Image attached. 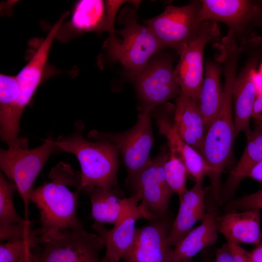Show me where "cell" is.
Wrapping results in <instances>:
<instances>
[{
	"mask_svg": "<svg viewBox=\"0 0 262 262\" xmlns=\"http://www.w3.org/2000/svg\"><path fill=\"white\" fill-rule=\"evenodd\" d=\"M246 136L247 142L243 154L222 186L218 201L220 204L231 200L241 181L246 178L251 169L262 160V126H256L254 131Z\"/></svg>",
	"mask_w": 262,
	"mask_h": 262,
	"instance_id": "23",
	"label": "cell"
},
{
	"mask_svg": "<svg viewBox=\"0 0 262 262\" xmlns=\"http://www.w3.org/2000/svg\"><path fill=\"white\" fill-rule=\"evenodd\" d=\"M131 0H105L106 16L108 25L107 31L109 33V40H115L117 38L115 29V22L116 14L120 7L125 3Z\"/></svg>",
	"mask_w": 262,
	"mask_h": 262,
	"instance_id": "31",
	"label": "cell"
},
{
	"mask_svg": "<svg viewBox=\"0 0 262 262\" xmlns=\"http://www.w3.org/2000/svg\"><path fill=\"white\" fill-rule=\"evenodd\" d=\"M57 148L50 138L39 147L28 149V143L9 147L0 151V166L16 186L24 203L25 219H28L29 196L35 180L47 160Z\"/></svg>",
	"mask_w": 262,
	"mask_h": 262,
	"instance_id": "6",
	"label": "cell"
},
{
	"mask_svg": "<svg viewBox=\"0 0 262 262\" xmlns=\"http://www.w3.org/2000/svg\"><path fill=\"white\" fill-rule=\"evenodd\" d=\"M228 211L262 210V189L243 196L231 200L226 206Z\"/></svg>",
	"mask_w": 262,
	"mask_h": 262,
	"instance_id": "30",
	"label": "cell"
},
{
	"mask_svg": "<svg viewBox=\"0 0 262 262\" xmlns=\"http://www.w3.org/2000/svg\"><path fill=\"white\" fill-rule=\"evenodd\" d=\"M246 178H250L262 182V160L251 169Z\"/></svg>",
	"mask_w": 262,
	"mask_h": 262,
	"instance_id": "36",
	"label": "cell"
},
{
	"mask_svg": "<svg viewBox=\"0 0 262 262\" xmlns=\"http://www.w3.org/2000/svg\"><path fill=\"white\" fill-rule=\"evenodd\" d=\"M172 62L170 56L154 55L140 71L129 75L140 101V111L150 113L180 94Z\"/></svg>",
	"mask_w": 262,
	"mask_h": 262,
	"instance_id": "8",
	"label": "cell"
},
{
	"mask_svg": "<svg viewBox=\"0 0 262 262\" xmlns=\"http://www.w3.org/2000/svg\"><path fill=\"white\" fill-rule=\"evenodd\" d=\"M201 0L187 5L169 4L159 15L144 21L165 48L173 49L180 55L184 48L197 36L203 22Z\"/></svg>",
	"mask_w": 262,
	"mask_h": 262,
	"instance_id": "7",
	"label": "cell"
},
{
	"mask_svg": "<svg viewBox=\"0 0 262 262\" xmlns=\"http://www.w3.org/2000/svg\"><path fill=\"white\" fill-rule=\"evenodd\" d=\"M221 66L218 60H208L198 104L202 114L205 131L217 115L221 105L222 89L220 77Z\"/></svg>",
	"mask_w": 262,
	"mask_h": 262,
	"instance_id": "25",
	"label": "cell"
},
{
	"mask_svg": "<svg viewBox=\"0 0 262 262\" xmlns=\"http://www.w3.org/2000/svg\"><path fill=\"white\" fill-rule=\"evenodd\" d=\"M167 103L157 107L150 113L156 120L159 132L166 138L168 151L182 160L195 181L204 179L209 174L210 168L201 155L182 140L175 130L168 113L171 106Z\"/></svg>",
	"mask_w": 262,
	"mask_h": 262,
	"instance_id": "16",
	"label": "cell"
},
{
	"mask_svg": "<svg viewBox=\"0 0 262 262\" xmlns=\"http://www.w3.org/2000/svg\"><path fill=\"white\" fill-rule=\"evenodd\" d=\"M230 250L233 262H248L246 252L239 244L227 242Z\"/></svg>",
	"mask_w": 262,
	"mask_h": 262,
	"instance_id": "32",
	"label": "cell"
},
{
	"mask_svg": "<svg viewBox=\"0 0 262 262\" xmlns=\"http://www.w3.org/2000/svg\"><path fill=\"white\" fill-rule=\"evenodd\" d=\"M261 218L259 210L228 211L216 217L217 229L227 242L257 245L262 240Z\"/></svg>",
	"mask_w": 262,
	"mask_h": 262,
	"instance_id": "20",
	"label": "cell"
},
{
	"mask_svg": "<svg viewBox=\"0 0 262 262\" xmlns=\"http://www.w3.org/2000/svg\"><path fill=\"white\" fill-rule=\"evenodd\" d=\"M42 230L32 249L37 262H102L99 254L105 244L98 234L83 227Z\"/></svg>",
	"mask_w": 262,
	"mask_h": 262,
	"instance_id": "4",
	"label": "cell"
},
{
	"mask_svg": "<svg viewBox=\"0 0 262 262\" xmlns=\"http://www.w3.org/2000/svg\"><path fill=\"white\" fill-rule=\"evenodd\" d=\"M150 115V113L140 111L136 123L127 131L116 133L92 131L88 135L90 139L106 140L115 147L121 156L131 179L151 159L149 154L154 137Z\"/></svg>",
	"mask_w": 262,
	"mask_h": 262,
	"instance_id": "9",
	"label": "cell"
},
{
	"mask_svg": "<svg viewBox=\"0 0 262 262\" xmlns=\"http://www.w3.org/2000/svg\"><path fill=\"white\" fill-rule=\"evenodd\" d=\"M166 147H162L158 155L150 159L146 166L133 176L132 186L140 196L142 203L159 218L165 215L173 194L167 183L164 165L167 159Z\"/></svg>",
	"mask_w": 262,
	"mask_h": 262,
	"instance_id": "11",
	"label": "cell"
},
{
	"mask_svg": "<svg viewBox=\"0 0 262 262\" xmlns=\"http://www.w3.org/2000/svg\"><path fill=\"white\" fill-rule=\"evenodd\" d=\"M214 262H233L232 256L228 244H225L216 251Z\"/></svg>",
	"mask_w": 262,
	"mask_h": 262,
	"instance_id": "33",
	"label": "cell"
},
{
	"mask_svg": "<svg viewBox=\"0 0 262 262\" xmlns=\"http://www.w3.org/2000/svg\"><path fill=\"white\" fill-rule=\"evenodd\" d=\"M38 235L27 239L9 240L5 244H1L0 262H19L25 251L29 247H33Z\"/></svg>",
	"mask_w": 262,
	"mask_h": 262,
	"instance_id": "29",
	"label": "cell"
},
{
	"mask_svg": "<svg viewBox=\"0 0 262 262\" xmlns=\"http://www.w3.org/2000/svg\"><path fill=\"white\" fill-rule=\"evenodd\" d=\"M202 20L225 24L236 36L252 25L261 0H201Z\"/></svg>",
	"mask_w": 262,
	"mask_h": 262,
	"instance_id": "15",
	"label": "cell"
},
{
	"mask_svg": "<svg viewBox=\"0 0 262 262\" xmlns=\"http://www.w3.org/2000/svg\"><path fill=\"white\" fill-rule=\"evenodd\" d=\"M252 118L257 126H262V94L257 96L253 106Z\"/></svg>",
	"mask_w": 262,
	"mask_h": 262,
	"instance_id": "34",
	"label": "cell"
},
{
	"mask_svg": "<svg viewBox=\"0 0 262 262\" xmlns=\"http://www.w3.org/2000/svg\"><path fill=\"white\" fill-rule=\"evenodd\" d=\"M67 137H60L55 144L57 150L73 154L81 167L79 191L92 187L113 188L117 185L118 152L111 143L103 140L92 142L82 134V123Z\"/></svg>",
	"mask_w": 262,
	"mask_h": 262,
	"instance_id": "3",
	"label": "cell"
},
{
	"mask_svg": "<svg viewBox=\"0 0 262 262\" xmlns=\"http://www.w3.org/2000/svg\"><path fill=\"white\" fill-rule=\"evenodd\" d=\"M260 56L254 54L246 61L239 74L236 76L232 86L234 105V122L235 135L241 131L250 133V119L257 94L255 79Z\"/></svg>",
	"mask_w": 262,
	"mask_h": 262,
	"instance_id": "17",
	"label": "cell"
},
{
	"mask_svg": "<svg viewBox=\"0 0 262 262\" xmlns=\"http://www.w3.org/2000/svg\"><path fill=\"white\" fill-rule=\"evenodd\" d=\"M107 30L105 1L81 0L75 3L70 19L62 24L56 38L64 42L85 33Z\"/></svg>",
	"mask_w": 262,
	"mask_h": 262,
	"instance_id": "18",
	"label": "cell"
},
{
	"mask_svg": "<svg viewBox=\"0 0 262 262\" xmlns=\"http://www.w3.org/2000/svg\"><path fill=\"white\" fill-rule=\"evenodd\" d=\"M20 93L16 76L0 75V125L1 140L9 147L20 143L23 138L14 134L12 121L14 109Z\"/></svg>",
	"mask_w": 262,
	"mask_h": 262,
	"instance_id": "26",
	"label": "cell"
},
{
	"mask_svg": "<svg viewBox=\"0 0 262 262\" xmlns=\"http://www.w3.org/2000/svg\"><path fill=\"white\" fill-rule=\"evenodd\" d=\"M239 61L234 54L223 57L225 82L220 109L206 131L201 156L210 168L208 176L214 199L218 202L222 186L221 176L231 155L236 138L234 118L232 115V86L236 76Z\"/></svg>",
	"mask_w": 262,
	"mask_h": 262,
	"instance_id": "1",
	"label": "cell"
},
{
	"mask_svg": "<svg viewBox=\"0 0 262 262\" xmlns=\"http://www.w3.org/2000/svg\"><path fill=\"white\" fill-rule=\"evenodd\" d=\"M203 181V179L195 181L192 188L179 198V211L168 235L169 246H175L198 221L205 217L207 211Z\"/></svg>",
	"mask_w": 262,
	"mask_h": 262,
	"instance_id": "19",
	"label": "cell"
},
{
	"mask_svg": "<svg viewBox=\"0 0 262 262\" xmlns=\"http://www.w3.org/2000/svg\"><path fill=\"white\" fill-rule=\"evenodd\" d=\"M118 21L123 27L115 30V33L122 40L104 44V48L110 57L118 61L131 75L140 71L152 56L166 48L150 29L138 22L136 9L125 7Z\"/></svg>",
	"mask_w": 262,
	"mask_h": 262,
	"instance_id": "5",
	"label": "cell"
},
{
	"mask_svg": "<svg viewBox=\"0 0 262 262\" xmlns=\"http://www.w3.org/2000/svg\"><path fill=\"white\" fill-rule=\"evenodd\" d=\"M252 25L259 27L262 31V1H260V5L258 12L255 17Z\"/></svg>",
	"mask_w": 262,
	"mask_h": 262,
	"instance_id": "37",
	"label": "cell"
},
{
	"mask_svg": "<svg viewBox=\"0 0 262 262\" xmlns=\"http://www.w3.org/2000/svg\"><path fill=\"white\" fill-rule=\"evenodd\" d=\"M91 203V214L96 223L117 224L141 200L135 193L128 198H120L113 188L92 187L84 189Z\"/></svg>",
	"mask_w": 262,
	"mask_h": 262,
	"instance_id": "22",
	"label": "cell"
},
{
	"mask_svg": "<svg viewBox=\"0 0 262 262\" xmlns=\"http://www.w3.org/2000/svg\"><path fill=\"white\" fill-rule=\"evenodd\" d=\"M248 262H262V242L249 252H246Z\"/></svg>",
	"mask_w": 262,
	"mask_h": 262,
	"instance_id": "35",
	"label": "cell"
},
{
	"mask_svg": "<svg viewBox=\"0 0 262 262\" xmlns=\"http://www.w3.org/2000/svg\"><path fill=\"white\" fill-rule=\"evenodd\" d=\"M217 23L203 21L196 38L181 52L179 61L174 68L180 93L198 103L203 79V54L206 46L220 39Z\"/></svg>",
	"mask_w": 262,
	"mask_h": 262,
	"instance_id": "10",
	"label": "cell"
},
{
	"mask_svg": "<svg viewBox=\"0 0 262 262\" xmlns=\"http://www.w3.org/2000/svg\"><path fill=\"white\" fill-rule=\"evenodd\" d=\"M216 217L207 213L199 226L193 229L173 249L174 262L190 260L204 248L214 245L218 239Z\"/></svg>",
	"mask_w": 262,
	"mask_h": 262,
	"instance_id": "24",
	"label": "cell"
},
{
	"mask_svg": "<svg viewBox=\"0 0 262 262\" xmlns=\"http://www.w3.org/2000/svg\"><path fill=\"white\" fill-rule=\"evenodd\" d=\"M172 225L164 215L136 229L133 242L122 260L124 262H174L173 249L167 243Z\"/></svg>",
	"mask_w": 262,
	"mask_h": 262,
	"instance_id": "13",
	"label": "cell"
},
{
	"mask_svg": "<svg viewBox=\"0 0 262 262\" xmlns=\"http://www.w3.org/2000/svg\"><path fill=\"white\" fill-rule=\"evenodd\" d=\"M173 127L185 143L201 155L206 133L198 103L182 93L176 98Z\"/></svg>",
	"mask_w": 262,
	"mask_h": 262,
	"instance_id": "21",
	"label": "cell"
},
{
	"mask_svg": "<svg viewBox=\"0 0 262 262\" xmlns=\"http://www.w3.org/2000/svg\"><path fill=\"white\" fill-rule=\"evenodd\" d=\"M180 262H193L191 260H185L182 261Z\"/></svg>",
	"mask_w": 262,
	"mask_h": 262,
	"instance_id": "38",
	"label": "cell"
},
{
	"mask_svg": "<svg viewBox=\"0 0 262 262\" xmlns=\"http://www.w3.org/2000/svg\"><path fill=\"white\" fill-rule=\"evenodd\" d=\"M16 185L0 174V227L12 224H25L29 220L22 219L17 213L13 202Z\"/></svg>",
	"mask_w": 262,
	"mask_h": 262,
	"instance_id": "27",
	"label": "cell"
},
{
	"mask_svg": "<svg viewBox=\"0 0 262 262\" xmlns=\"http://www.w3.org/2000/svg\"><path fill=\"white\" fill-rule=\"evenodd\" d=\"M142 218L151 221L160 218L150 213L141 203L131 209L110 230L106 229L99 223L94 224L93 229L103 240L106 247L102 262H118L122 259L134 239L135 223Z\"/></svg>",
	"mask_w": 262,
	"mask_h": 262,
	"instance_id": "14",
	"label": "cell"
},
{
	"mask_svg": "<svg viewBox=\"0 0 262 262\" xmlns=\"http://www.w3.org/2000/svg\"><path fill=\"white\" fill-rule=\"evenodd\" d=\"M261 74H262V67H261Z\"/></svg>",
	"mask_w": 262,
	"mask_h": 262,
	"instance_id": "39",
	"label": "cell"
},
{
	"mask_svg": "<svg viewBox=\"0 0 262 262\" xmlns=\"http://www.w3.org/2000/svg\"><path fill=\"white\" fill-rule=\"evenodd\" d=\"M165 179L170 190L180 198L187 191L186 180L189 175L182 160L174 153L168 151L164 165Z\"/></svg>",
	"mask_w": 262,
	"mask_h": 262,
	"instance_id": "28",
	"label": "cell"
},
{
	"mask_svg": "<svg viewBox=\"0 0 262 262\" xmlns=\"http://www.w3.org/2000/svg\"><path fill=\"white\" fill-rule=\"evenodd\" d=\"M49 177L50 182L33 189L29 196V200L39 210L41 228L44 231H50L83 227L77 216L80 191L73 192L68 188L75 186L79 190L81 173L61 162L52 169Z\"/></svg>",
	"mask_w": 262,
	"mask_h": 262,
	"instance_id": "2",
	"label": "cell"
},
{
	"mask_svg": "<svg viewBox=\"0 0 262 262\" xmlns=\"http://www.w3.org/2000/svg\"><path fill=\"white\" fill-rule=\"evenodd\" d=\"M66 16V14L63 15L53 26L31 60L16 75L20 93L14 109L12 126L16 138H18L21 115L43 79L52 43Z\"/></svg>",
	"mask_w": 262,
	"mask_h": 262,
	"instance_id": "12",
	"label": "cell"
}]
</instances>
